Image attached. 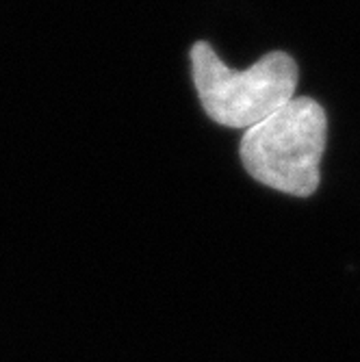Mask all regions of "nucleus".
<instances>
[{
  "mask_svg": "<svg viewBox=\"0 0 360 362\" xmlns=\"http://www.w3.org/2000/svg\"><path fill=\"white\" fill-rule=\"evenodd\" d=\"M328 137L323 107L313 98H293L267 119L245 130L241 163L260 185L308 197L319 187V165Z\"/></svg>",
  "mask_w": 360,
  "mask_h": 362,
  "instance_id": "1",
  "label": "nucleus"
},
{
  "mask_svg": "<svg viewBox=\"0 0 360 362\" xmlns=\"http://www.w3.org/2000/svg\"><path fill=\"white\" fill-rule=\"evenodd\" d=\"M193 83L207 115L228 128H252L296 98L298 63L282 50L260 57L250 70H233L207 42L191 48Z\"/></svg>",
  "mask_w": 360,
  "mask_h": 362,
  "instance_id": "2",
  "label": "nucleus"
}]
</instances>
